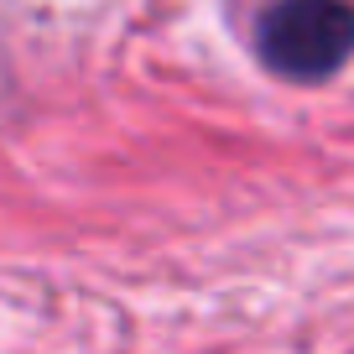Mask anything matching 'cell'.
Masks as SVG:
<instances>
[{"label": "cell", "mask_w": 354, "mask_h": 354, "mask_svg": "<svg viewBox=\"0 0 354 354\" xmlns=\"http://www.w3.org/2000/svg\"><path fill=\"white\" fill-rule=\"evenodd\" d=\"M266 68L297 84L339 73L354 53V11L344 0H281L255 26Z\"/></svg>", "instance_id": "6da1fadb"}]
</instances>
